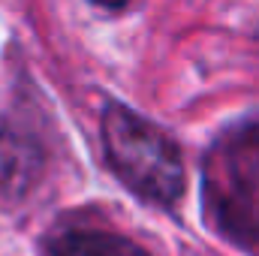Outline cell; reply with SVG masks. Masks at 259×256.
I'll use <instances>...</instances> for the list:
<instances>
[{"label": "cell", "instance_id": "obj_1", "mask_svg": "<svg viewBox=\"0 0 259 256\" xmlns=\"http://www.w3.org/2000/svg\"><path fill=\"white\" fill-rule=\"evenodd\" d=\"M103 148L112 172L139 199L172 208L184 193V163L178 145L148 118L121 103L103 112Z\"/></svg>", "mask_w": 259, "mask_h": 256}, {"label": "cell", "instance_id": "obj_2", "mask_svg": "<svg viewBox=\"0 0 259 256\" xmlns=\"http://www.w3.org/2000/svg\"><path fill=\"white\" fill-rule=\"evenodd\" d=\"M202 178L211 226L238 244H259V118L229 127L211 145Z\"/></svg>", "mask_w": 259, "mask_h": 256}, {"label": "cell", "instance_id": "obj_4", "mask_svg": "<svg viewBox=\"0 0 259 256\" xmlns=\"http://www.w3.org/2000/svg\"><path fill=\"white\" fill-rule=\"evenodd\" d=\"M49 256H151L136 241L106 229H69L49 244Z\"/></svg>", "mask_w": 259, "mask_h": 256}, {"label": "cell", "instance_id": "obj_5", "mask_svg": "<svg viewBox=\"0 0 259 256\" xmlns=\"http://www.w3.org/2000/svg\"><path fill=\"white\" fill-rule=\"evenodd\" d=\"M91 3H97V6H106V9H121V6H127L130 0H91Z\"/></svg>", "mask_w": 259, "mask_h": 256}, {"label": "cell", "instance_id": "obj_3", "mask_svg": "<svg viewBox=\"0 0 259 256\" xmlns=\"http://www.w3.org/2000/svg\"><path fill=\"white\" fill-rule=\"evenodd\" d=\"M42 148L15 130H0V190L24 193L42 172Z\"/></svg>", "mask_w": 259, "mask_h": 256}]
</instances>
